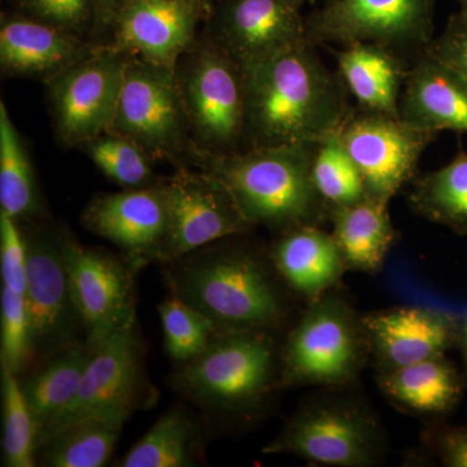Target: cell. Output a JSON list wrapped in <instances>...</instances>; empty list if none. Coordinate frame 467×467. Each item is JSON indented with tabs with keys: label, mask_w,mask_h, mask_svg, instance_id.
I'll return each mask as SVG.
<instances>
[{
	"label": "cell",
	"mask_w": 467,
	"mask_h": 467,
	"mask_svg": "<svg viewBox=\"0 0 467 467\" xmlns=\"http://www.w3.org/2000/svg\"><path fill=\"white\" fill-rule=\"evenodd\" d=\"M242 67L244 150L321 142L355 106L337 70L306 38Z\"/></svg>",
	"instance_id": "1"
},
{
	"label": "cell",
	"mask_w": 467,
	"mask_h": 467,
	"mask_svg": "<svg viewBox=\"0 0 467 467\" xmlns=\"http://www.w3.org/2000/svg\"><path fill=\"white\" fill-rule=\"evenodd\" d=\"M227 241L161 264L171 295L207 316L220 331L278 334L290 322L296 295L269 250Z\"/></svg>",
	"instance_id": "2"
},
{
	"label": "cell",
	"mask_w": 467,
	"mask_h": 467,
	"mask_svg": "<svg viewBox=\"0 0 467 467\" xmlns=\"http://www.w3.org/2000/svg\"><path fill=\"white\" fill-rule=\"evenodd\" d=\"M317 143L257 147L229 155H201L193 168L223 184L252 226L278 234L321 226L328 209L312 177Z\"/></svg>",
	"instance_id": "3"
},
{
	"label": "cell",
	"mask_w": 467,
	"mask_h": 467,
	"mask_svg": "<svg viewBox=\"0 0 467 467\" xmlns=\"http://www.w3.org/2000/svg\"><path fill=\"white\" fill-rule=\"evenodd\" d=\"M282 344L267 331H221L181 367L173 386L201 407L242 411L282 389Z\"/></svg>",
	"instance_id": "4"
},
{
	"label": "cell",
	"mask_w": 467,
	"mask_h": 467,
	"mask_svg": "<svg viewBox=\"0 0 467 467\" xmlns=\"http://www.w3.org/2000/svg\"><path fill=\"white\" fill-rule=\"evenodd\" d=\"M281 349L282 389H346L370 358L361 317L339 290L306 304Z\"/></svg>",
	"instance_id": "5"
},
{
	"label": "cell",
	"mask_w": 467,
	"mask_h": 467,
	"mask_svg": "<svg viewBox=\"0 0 467 467\" xmlns=\"http://www.w3.org/2000/svg\"><path fill=\"white\" fill-rule=\"evenodd\" d=\"M174 69L196 159L244 150L243 67L202 34Z\"/></svg>",
	"instance_id": "6"
},
{
	"label": "cell",
	"mask_w": 467,
	"mask_h": 467,
	"mask_svg": "<svg viewBox=\"0 0 467 467\" xmlns=\"http://www.w3.org/2000/svg\"><path fill=\"white\" fill-rule=\"evenodd\" d=\"M386 434L364 402L339 395L306 401L285 422L265 454H292L310 463L368 467L383 460Z\"/></svg>",
	"instance_id": "7"
},
{
	"label": "cell",
	"mask_w": 467,
	"mask_h": 467,
	"mask_svg": "<svg viewBox=\"0 0 467 467\" xmlns=\"http://www.w3.org/2000/svg\"><path fill=\"white\" fill-rule=\"evenodd\" d=\"M109 131L134 140L152 161L193 168L196 150L174 67L129 55Z\"/></svg>",
	"instance_id": "8"
},
{
	"label": "cell",
	"mask_w": 467,
	"mask_h": 467,
	"mask_svg": "<svg viewBox=\"0 0 467 467\" xmlns=\"http://www.w3.org/2000/svg\"><path fill=\"white\" fill-rule=\"evenodd\" d=\"M436 2L326 0L306 14V36L317 47L327 48L377 43L411 63L434 41Z\"/></svg>",
	"instance_id": "9"
},
{
	"label": "cell",
	"mask_w": 467,
	"mask_h": 467,
	"mask_svg": "<svg viewBox=\"0 0 467 467\" xmlns=\"http://www.w3.org/2000/svg\"><path fill=\"white\" fill-rule=\"evenodd\" d=\"M23 233L26 245V300L34 355L48 358L85 342L84 322L70 287L63 227L30 223Z\"/></svg>",
	"instance_id": "10"
},
{
	"label": "cell",
	"mask_w": 467,
	"mask_h": 467,
	"mask_svg": "<svg viewBox=\"0 0 467 467\" xmlns=\"http://www.w3.org/2000/svg\"><path fill=\"white\" fill-rule=\"evenodd\" d=\"M128 58L109 43H97L90 55L45 82L60 143L81 149L109 131Z\"/></svg>",
	"instance_id": "11"
},
{
	"label": "cell",
	"mask_w": 467,
	"mask_h": 467,
	"mask_svg": "<svg viewBox=\"0 0 467 467\" xmlns=\"http://www.w3.org/2000/svg\"><path fill=\"white\" fill-rule=\"evenodd\" d=\"M364 180L368 198L389 204L417 178L420 159L439 134L409 124L400 116L353 106L337 130Z\"/></svg>",
	"instance_id": "12"
},
{
	"label": "cell",
	"mask_w": 467,
	"mask_h": 467,
	"mask_svg": "<svg viewBox=\"0 0 467 467\" xmlns=\"http://www.w3.org/2000/svg\"><path fill=\"white\" fill-rule=\"evenodd\" d=\"M153 401V389L144 370L142 335L137 322L94 347L75 399L54 420L39 444L58 427L78 418L94 413H122L130 417Z\"/></svg>",
	"instance_id": "13"
},
{
	"label": "cell",
	"mask_w": 467,
	"mask_h": 467,
	"mask_svg": "<svg viewBox=\"0 0 467 467\" xmlns=\"http://www.w3.org/2000/svg\"><path fill=\"white\" fill-rule=\"evenodd\" d=\"M64 256L86 342L99 346L113 334L137 324L135 269L124 256L88 248L63 227Z\"/></svg>",
	"instance_id": "14"
},
{
	"label": "cell",
	"mask_w": 467,
	"mask_h": 467,
	"mask_svg": "<svg viewBox=\"0 0 467 467\" xmlns=\"http://www.w3.org/2000/svg\"><path fill=\"white\" fill-rule=\"evenodd\" d=\"M160 184L169 216L161 264L254 229L225 186L201 169L177 167L171 177L160 178Z\"/></svg>",
	"instance_id": "15"
},
{
	"label": "cell",
	"mask_w": 467,
	"mask_h": 467,
	"mask_svg": "<svg viewBox=\"0 0 467 467\" xmlns=\"http://www.w3.org/2000/svg\"><path fill=\"white\" fill-rule=\"evenodd\" d=\"M308 0H213L204 34L241 67L306 39Z\"/></svg>",
	"instance_id": "16"
},
{
	"label": "cell",
	"mask_w": 467,
	"mask_h": 467,
	"mask_svg": "<svg viewBox=\"0 0 467 467\" xmlns=\"http://www.w3.org/2000/svg\"><path fill=\"white\" fill-rule=\"evenodd\" d=\"M211 7L208 0H126L107 43L150 63L175 67L204 32Z\"/></svg>",
	"instance_id": "17"
},
{
	"label": "cell",
	"mask_w": 467,
	"mask_h": 467,
	"mask_svg": "<svg viewBox=\"0 0 467 467\" xmlns=\"http://www.w3.org/2000/svg\"><path fill=\"white\" fill-rule=\"evenodd\" d=\"M82 225L122 251L140 272L162 263L168 234V204L160 181L140 189L94 196L84 209Z\"/></svg>",
	"instance_id": "18"
},
{
	"label": "cell",
	"mask_w": 467,
	"mask_h": 467,
	"mask_svg": "<svg viewBox=\"0 0 467 467\" xmlns=\"http://www.w3.org/2000/svg\"><path fill=\"white\" fill-rule=\"evenodd\" d=\"M378 373L447 355L457 347L460 315L431 306H398L359 315Z\"/></svg>",
	"instance_id": "19"
},
{
	"label": "cell",
	"mask_w": 467,
	"mask_h": 467,
	"mask_svg": "<svg viewBox=\"0 0 467 467\" xmlns=\"http://www.w3.org/2000/svg\"><path fill=\"white\" fill-rule=\"evenodd\" d=\"M97 43L24 14L3 15L0 67L3 75L43 82L94 51Z\"/></svg>",
	"instance_id": "20"
},
{
	"label": "cell",
	"mask_w": 467,
	"mask_h": 467,
	"mask_svg": "<svg viewBox=\"0 0 467 467\" xmlns=\"http://www.w3.org/2000/svg\"><path fill=\"white\" fill-rule=\"evenodd\" d=\"M279 275L306 304L339 290L348 272L333 234L318 225H300L275 234L269 248Z\"/></svg>",
	"instance_id": "21"
},
{
	"label": "cell",
	"mask_w": 467,
	"mask_h": 467,
	"mask_svg": "<svg viewBox=\"0 0 467 467\" xmlns=\"http://www.w3.org/2000/svg\"><path fill=\"white\" fill-rule=\"evenodd\" d=\"M399 115L436 134L467 133V79L431 55L417 57L409 66Z\"/></svg>",
	"instance_id": "22"
},
{
	"label": "cell",
	"mask_w": 467,
	"mask_h": 467,
	"mask_svg": "<svg viewBox=\"0 0 467 467\" xmlns=\"http://www.w3.org/2000/svg\"><path fill=\"white\" fill-rule=\"evenodd\" d=\"M337 70L355 106L399 115V106L410 63L395 51L370 42L330 47Z\"/></svg>",
	"instance_id": "23"
},
{
	"label": "cell",
	"mask_w": 467,
	"mask_h": 467,
	"mask_svg": "<svg viewBox=\"0 0 467 467\" xmlns=\"http://www.w3.org/2000/svg\"><path fill=\"white\" fill-rule=\"evenodd\" d=\"M377 383L393 407L431 420L451 413L466 387L463 374L445 355L378 373Z\"/></svg>",
	"instance_id": "24"
},
{
	"label": "cell",
	"mask_w": 467,
	"mask_h": 467,
	"mask_svg": "<svg viewBox=\"0 0 467 467\" xmlns=\"http://www.w3.org/2000/svg\"><path fill=\"white\" fill-rule=\"evenodd\" d=\"M389 205L367 198L348 207L328 212V221L333 225L331 234L348 270L376 275L382 269L399 238Z\"/></svg>",
	"instance_id": "25"
},
{
	"label": "cell",
	"mask_w": 467,
	"mask_h": 467,
	"mask_svg": "<svg viewBox=\"0 0 467 467\" xmlns=\"http://www.w3.org/2000/svg\"><path fill=\"white\" fill-rule=\"evenodd\" d=\"M128 420L122 413H94L58 427L36 447V465L104 466Z\"/></svg>",
	"instance_id": "26"
},
{
	"label": "cell",
	"mask_w": 467,
	"mask_h": 467,
	"mask_svg": "<svg viewBox=\"0 0 467 467\" xmlns=\"http://www.w3.org/2000/svg\"><path fill=\"white\" fill-rule=\"evenodd\" d=\"M94 347L81 342L51 356L32 376L20 380L32 413L36 445L54 420L75 399Z\"/></svg>",
	"instance_id": "27"
},
{
	"label": "cell",
	"mask_w": 467,
	"mask_h": 467,
	"mask_svg": "<svg viewBox=\"0 0 467 467\" xmlns=\"http://www.w3.org/2000/svg\"><path fill=\"white\" fill-rule=\"evenodd\" d=\"M408 204L418 216L467 235V152L462 147L444 167L413 181Z\"/></svg>",
	"instance_id": "28"
},
{
	"label": "cell",
	"mask_w": 467,
	"mask_h": 467,
	"mask_svg": "<svg viewBox=\"0 0 467 467\" xmlns=\"http://www.w3.org/2000/svg\"><path fill=\"white\" fill-rule=\"evenodd\" d=\"M0 211L18 223H36L43 202L23 137L0 100Z\"/></svg>",
	"instance_id": "29"
},
{
	"label": "cell",
	"mask_w": 467,
	"mask_h": 467,
	"mask_svg": "<svg viewBox=\"0 0 467 467\" xmlns=\"http://www.w3.org/2000/svg\"><path fill=\"white\" fill-rule=\"evenodd\" d=\"M202 432L189 411L173 409L126 453L121 467H189L201 456Z\"/></svg>",
	"instance_id": "30"
},
{
	"label": "cell",
	"mask_w": 467,
	"mask_h": 467,
	"mask_svg": "<svg viewBox=\"0 0 467 467\" xmlns=\"http://www.w3.org/2000/svg\"><path fill=\"white\" fill-rule=\"evenodd\" d=\"M312 177L328 212L335 208L348 207L368 198L361 173L344 147L337 131L316 146Z\"/></svg>",
	"instance_id": "31"
},
{
	"label": "cell",
	"mask_w": 467,
	"mask_h": 467,
	"mask_svg": "<svg viewBox=\"0 0 467 467\" xmlns=\"http://www.w3.org/2000/svg\"><path fill=\"white\" fill-rule=\"evenodd\" d=\"M101 173L124 189H140L158 183L152 159L134 140L107 131L81 147Z\"/></svg>",
	"instance_id": "32"
},
{
	"label": "cell",
	"mask_w": 467,
	"mask_h": 467,
	"mask_svg": "<svg viewBox=\"0 0 467 467\" xmlns=\"http://www.w3.org/2000/svg\"><path fill=\"white\" fill-rule=\"evenodd\" d=\"M3 400V465L36 466V429L16 374L0 362Z\"/></svg>",
	"instance_id": "33"
},
{
	"label": "cell",
	"mask_w": 467,
	"mask_h": 467,
	"mask_svg": "<svg viewBox=\"0 0 467 467\" xmlns=\"http://www.w3.org/2000/svg\"><path fill=\"white\" fill-rule=\"evenodd\" d=\"M159 313L165 349L180 367L198 358L221 333L212 319L173 295L160 304Z\"/></svg>",
	"instance_id": "34"
},
{
	"label": "cell",
	"mask_w": 467,
	"mask_h": 467,
	"mask_svg": "<svg viewBox=\"0 0 467 467\" xmlns=\"http://www.w3.org/2000/svg\"><path fill=\"white\" fill-rule=\"evenodd\" d=\"M0 301V362L18 376L32 362L34 356L26 295L3 285Z\"/></svg>",
	"instance_id": "35"
},
{
	"label": "cell",
	"mask_w": 467,
	"mask_h": 467,
	"mask_svg": "<svg viewBox=\"0 0 467 467\" xmlns=\"http://www.w3.org/2000/svg\"><path fill=\"white\" fill-rule=\"evenodd\" d=\"M21 14L84 36L95 27L94 0H17Z\"/></svg>",
	"instance_id": "36"
},
{
	"label": "cell",
	"mask_w": 467,
	"mask_h": 467,
	"mask_svg": "<svg viewBox=\"0 0 467 467\" xmlns=\"http://www.w3.org/2000/svg\"><path fill=\"white\" fill-rule=\"evenodd\" d=\"M0 267L3 285L17 294L26 290V245L15 218L0 211Z\"/></svg>",
	"instance_id": "37"
},
{
	"label": "cell",
	"mask_w": 467,
	"mask_h": 467,
	"mask_svg": "<svg viewBox=\"0 0 467 467\" xmlns=\"http://www.w3.org/2000/svg\"><path fill=\"white\" fill-rule=\"evenodd\" d=\"M426 54L453 67L467 79V12L451 15L447 26L430 45Z\"/></svg>",
	"instance_id": "38"
},
{
	"label": "cell",
	"mask_w": 467,
	"mask_h": 467,
	"mask_svg": "<svg viewBox=\"0 0 467 467\" xmlns=\"http://www.w3.org/2000/svg\"><path fill=\"white\" fill-rule=\"evenodd\" d=\"M422 442L442 466L467 467V425L432 423L425 430Z\"/></svg>",
	"instance_id": "39"
},
{
	"label": "cell",
	"mask_w": 467,
	"mask_h": 467,
	"mask_svg": "<svg viewBox=\"0 0 467 467\" xmlns=\"http://www.w3.org/2000/svg\"><path fill=\"white\" fill-rule=\"evenodd\" d=\"M95 27L94 30H109L119 9L124 7L126 0H94Z\"/></svg>",
	"instance_id": "40"
},
{
	"label": "cell",
	"mask_w": 467,
	"mask_h": 467,
	"mask_svg": "<svg viewBox=\"0 0 467 467\" xmlns=\"http://www.w3.org/2000/svg\"><path fill=\"white\" fill-rule=\"evenodd\" d=\"M457 347H459L461 356H462V374L467 386V308L463 310L462 315H460L459 340H457Z\"/></svg>",
	"instance_id": "41"
},
{
	"label": "cell",
	"mask_w": 467,
	"mask_h": 467,
	"mask_svg": "<svg viewBox=\"0 0 467 467\" xmlns=\"http://www.w3.org/2000/svg\"><path fill=\"white\" fill-rule=\"evenodd\" d=\"M460 5V9L467 12V0H454Z\"/></svg>",
	"instance_id": "42"
},
{
	"label": "cell",
	"mask_w": 467,
	"mask_h": 467,
	"mask_svg": "<svg viewBox=\"0 0 467 467\" xmlns=\"http://www.w3.org/2000/svg\"><path fill=\"white\" fill-rule=\"evenodd\" d=\"M309 3H312V5H316V3L318 2V0H308ZM326 2V0H324Z\"/></svg>",
	"instance_id": "43"
},
{
	"label": "cell",
	"mask_w": 467,
	"mask_h": 467,
	"mask_svg": "<svg viewBox=\"0 0 467 467\" xmlns=\"http://www.w3.org/2000/svg\"><path fill=\"white\" fill-rule=\"evenodd\" d=\"M208 2H211V5H212V2H213V0H208Z\"/></svg>",
	"instance_id": "44"
}]
</instances>
